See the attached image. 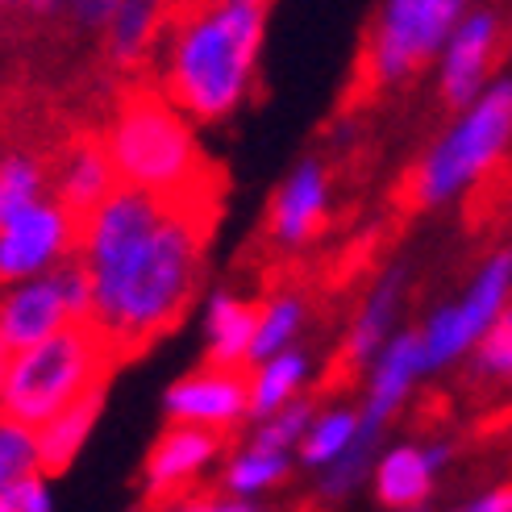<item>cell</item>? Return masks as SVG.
Masks as SVG:
<instances>
[{
    "label": "cell",
    "mask_w": 512,
    "mask_h": 512,
    "mask_svg": "<svg viewBox=\"0 0 512 512\" xmlns=\"http://www.w3.org/2000/svg\"><path fill=\"white\" fill-rule=\"evenodd\" d=\"M217 209L117 188L80 221V259L96 292L92 325L121 358L159 342L192 309Z\"/></svg>",
    "instance_id": "6da1fadb"
},
{
    "label": "cell",
    "mask_w": 512,
    "mask_h": 512,
    "mask_svg": "<svg viewBox=\"0 0 512 512\" xmlns=\"http://www.w3.org/2000/svg\"><path fill=\"white\" fill-rule=\"evenodd\" d=\"M271 9L259 0H209L171 9L159 46V92L192 125L234 117L259 75Z\"/></svg>",
    "instance_id": "7a4b0ae2"
},
{
    "label": "cell",
    "mask_w": 512,
    "mask_h": 512,
    "mask_svg": "<svg viewBox=\"0 0 512 512\" xmlns=\"http://www.w3.org/2000/svg\"><path fill=\"white\" fill-rule=\"evenodd\" d=\"M121 188L171 204H221V171L196 146L192 121L155 84H134L100 130Z\"/></svg>",
    "instance_id": "3957f363"
},
{
    "label": "cell",
    "mask_w": 512,
    "mask_h": 512,
    "mask_svg": "<svg viewBox=\"0 0 512 512\" xmlns=\"http://www.w3.org/2000/svg\"><path fill=\"white\" fill-rule=\"evenodd\" d=\"M117 363V346L96 325H71L34 350L9 354L0 417L38 433L46 421L67 413L75 400H84L96 388H109Z\"/></svg>",
    "instance_id": "277c9868"
},
{
    "label": "cell",
    "mask_w": 512,
    "mask_h": 512,
    "mask_svg": "<svg viewBox=\"0 0 512 512\" xmlns=\"http://www.w3.org/2000/svg\"><path fill=\"white\" fill-rule=\"evenodd\" d=\"M508 150H512V75H496L488 92L429 142V150L408 175V196L421 209H442V204L471 192L488 171H496Z\"/></svg>",
    "instance_id": "5b68a950"
},
{
    "label": "cell",
    "mask_w": 512,
    "mask_h": 512,
    "mask_svg": "<svg viewBox=\"0 0 512 512\" xmlns=\"http://www.w3.org/2000/svg\"><path fill=\"white\" fill-rule=\"evenodd\" d=\"M467 9L471 5H463V0H388V5H379L363 50L371 84H404L425 63L442 59Z\"/></svg>",
    "instance_id": "8992f818"
},
{
    "label": "cell",
    "mask_w": 512,
    "mask_h": 512,
    "mask_svg": "<svg viewBox=\"0 0 512 512\" xmlns=\"http://www.w3.org/2000/svg\"><path fill=\"white\" fill-rule=\"evenodd\" d=\"M512 304V246L492 250L471 275V284L454 300L438 304L417 329L425 346V371L454 367L475 354V346L492 334V325Z\"/></svg>",
    "instance_id": "52a82bcc"
},
{
    "label": "cell",
    "mask_w": 512,
    "mask_h": 512,
    "mask_svg": "<svg viewBox=\"0 0 512 512\" xmlns=\"http://www.w3.org/2000/svg\"><path fill=\"white\" fill-rule=\"evenodd\" d=\"M92 271L75 254L71 263L17 288H0V342L9 354L34 350L71 325H92Z\"/></svg>",
    "instance_id": "ba28073f"
},
{
    "label": "cell",
    "mask_w": 512,
    "mask_h": 512,
    "mask_svg": "<svg viewBox=\"0 0 512 512\" xmlns=\"http://www.w3.org/2000/svg\"><path fill=\"white\" fill-rule=\"evenodd\" d=\"M75 254H80V217L50 196L0 229V288L42 279Z\"/></svg>",
    "instance_id": "9c48e42d"
},
{
    "label": "cell",
    "mask_w": 512,
    "mask_h": 512,
    "mask_svg": "<svg viewBox=\"0 0 512 512\" xmlns=\"http://www.w3.org/2000/svg\"><path fill=\"white\" fill-rule=\"evenodd\" d=\"M508 25L496 9H467L438 59V96L450 113H467L496 80V59Z\"/></svg>",
    "instance_id": "30bf717a"
},
{
    "label": "cell",
    "mask_w": 512,
    "mask_h": 512,
    "mask_svg": "<svg viewBox=\"0 0 512 512\" xmlns=\"http://www.w3.org/2000/svg\"><path fill=\"white\" fill-rule=\"evenodd\" d=\"M167 425H192L229 438L250 417V371L200 367L179 375L163 396Z\"/></svg>",
    "instance_id": "8fae6325"
},
{
    "label": "cell",
    "mask_w": 512,
    "mask_h": 512,
    "mask_svg": "<svg viewBox=\"0 0 512 512\" xmlns=\"http://www.w3.org/2000/svg\"><path fill=\"white\" fill-rule=\"evenodd\" d=\"M429 375L425 371V346H421V329L408 325L383 346V354L367 371V388H363V404H358V417H363V446L379 450L383 429L392 425V417L404 408V400L413 396L417 379Z\"/></svg>",
    "instance_id": "7c38bea8"
},
{
    "label": "cell",
    "mask_w": 512,
    "mask_h": 512,
    "mask_svg": "<svg viewBox=\"0 0 512 512\" xmlns=\"http://www.w3.org/2000/svg\"><path fill=\"white\" fill-rule=\"evenodd\" d=\"M454 446L446 442H396L388 450H379L375 471H371V492L379 500V508L388 512H425L433 488H438V475L446 471Z\"/></svg>",
    "instance_id": "4fadbf2b"
},
{
    "label": "cell",
    "mask_w": 512,
    "mask_h": 512,
    "mask_svg": "<svg viewBox=\"0 0 512 512\" xmlns=\"http://www.w3.org/2000/svg\"><path fill=\"white\" fill-rule=\"evenodd\" d=\"M325 217H329V171L321 159L309 155L275 188L267 209V234L279 250H300L317 238Z\"/></svg>",
    "instance_id": "5bb4252c"
},
{
    "label": "cell",
    "mask_w": 512,
    "mask_h": 512,
    "mask_svg": "<svg viewBox=\"0 0 512 512\" xmlns=\"http://www.w3.org/2000/svg\"><path fill=\"white\" fill-rule=\"evenodd\" d=\"M221 446H225L221 433L192 429V425H167L142 463V496L150 504L175 500L196 475L209 471V463L221 454Z\"/></svg>",
    "instance_id": "9a60e30c"
},
{
    "label": "cell",
    "mask_w": 512,
    "mask_h": 512,
    "mask_svg": "<svg viewBox=\"0 0 512 512\" xmlns=\"http://www.w3.org/2000/svg\"><path fill=\"white\" fill-rule=\"evenodd\" d=\"M117 188L121 179L113 171L109 146L100 134H75L71 142H63L59 159L50 163V196L80 221L92 217Z\"/></svg>",
    "instance_id": "2e32d148"
},
{
    "label": "cell",
    "mask_w": 512,
    "mask_h": 512,
    "mask_svg": "<svg viewBox=\"0 0 512 512\" xmlns=\"http://www.w3.org/2000/svg\"><path fill=\"white\" fill-rule=\"evenodd\" d=\"M404 288H408V271L404 263L388 267L375 288L367 292V300L358 304V313L346 329V342H342V363L354 367V371H371V363L383 354L400 329H396V317H400V304H404Z\"/></svg>",
    "instance_id": "e0dca14e"
},
{
    "label": "cell",
    "mask_w": 512,
    "mask_h": 512,
    "mask_svg": "<svg viewBox=\"0 0 512 512\" xmlns=\"http://www.w3.org/2000/svg\"><path fill=\"white\" fill-rule=\"evenodd\" d=\"M254 329H259V304L234 296L229 288H213L204 296V367L246 371Z\"/></svg>",
    "instance_id": "ac0fdd59"
},
{
    "label": "cell",
    "mask_w": 512,
    "mask_h": 512,
    "mask_svg": "<svg viewBox=\"0 0 512 512\" xmlns=\"http://www.w3.org/2000/svg\"><path fill=\"white\" fill-rule=\"evenodd\" d=\"M167 17H171V9L155 5V0H117L109 30H105V59L117 71L142 67L163 46Z\"/></svg>",
    "instance_id": "d6986e66"
},
{
    "label": "cell",
    "mask_w": 512,
    "mask_h": 512,
    "mask_svg": "<svg viewBox=\"0 0 512 512\" xmlns=\"http://www.w3.org/2000/svg\"><path fill=\"white\" fill-rule=\"evenodd\" d=\"M100 408H105V388L88 392L84 400H75L67 413H59L55 421H46L38 429V458H42V475L46 479L63 475L75 458H80V450L88 446L92 429L100 421Z\"/></svg>",
    "instance_id": "ffe728a7"
},
{
    "label": "cell",
    "mask_w": 512,
    "mask_h": 512,
    "mask_svg": "<svg viewBox=\"0 0 512 512\" xmlns=\"http://www.w3.org/2000/svg\"><path fill=\"white\" fill-rule=\"evenodd\" d=\"M309 375H313V358L300 346L267 358L259 367H250V421L259 425L275 413H284L288 404H296L304 396Z\"/></svg>",
    "instance_id": "44dd1931"
},
{
    "label": "cell",
    "mask_w": 512,
    "mask_h": 512,
    "mask_svg": "<svg viewBox=\"0 0 512 512\" xmlns=\"http://www.w3.org/2000/svg\"><path fill=\"white\" fill-rule=\"evenodd\" d=\"M50 200V163L34 150H0V229Z\"/></svg>",
    "instance_id": "7402d4cb"
},
{
    "label": "cell",
    "mask_w": 512,
    "mask_h": 512,
    "mask_svg": "<svg viewBox=\"0 0 512 512\" xmlns=\"http://www.w3.org/2000/svg\"><path fill=\"white\" fill-rule=\"evenodd\" d=\"M358 438H363V417H358V408L329 404V408H321V413H317L309 433H304L296 458L304 467H313V471H329V467L342 463V458L358 446Z\"/></svg>",
    "instance_id": "603a6c76"
},
{
    "label": "cell",
    "mask_w": 512,
    "mask_h": 512,
    "mask_svg": "<svg viewBox=\"0 0 512 512\" xmlns=\"http://www.w3.org/2000/svg\"><path fill=\"white\" fill-rule=\"evenodd\" d=\"M304 321H309V304L296 292H275L259 304V329H254V346H250V367L267 363V358L296 350V338ZM246 367V371H250Z\"/></svg>",
    "instance_id": "cb8c5ba5"
},
{
    "label": "cell",
    "mask_w": 512,
    "mask_h": 512,
    "mask_svg": "<svg viewBox=\"0 0 512 512\" xmlns=\"http://www.w3.org/2000/svg\"><path fill=\"white\" fill-rule=\"evenodd\" d=\"M288 475H292V454H267V450L242 446L225 463L221 488H225V496H234V500H254V496L279 488Z\"/></svg>",
    "instance_id": "d4e9b609"
},
{
    "label": "cell",
    "mask_w": 512,
    "mask_h": 512,
    "mask_svg": "<svg viewBox=\"0 0 512 512\" xmlns=\"http://www.w3.org/2000/svg\"><path fill=\"white\" fill-rule=\"evenodd\" d=\"M317 413H321L317 400L300 396L296 404L284 408V413H275V417H267V421L254 425V438H250L246 446L267 450V454H292V450H300L304 433H309V425L317 421Z\"/></svg>",
    "instance_id": "484cf974"
},
{
    "label": "cell",
    "mask_w": 512,
    "mask_h": 512,
    "mask_svg": "<svg viewBox=\"0 0 512 512\" xmlns=\"http://www.w3.org/2000/svg\"><path fill=\"white\" fill-rule=\"evenodd\" d=\"M42 475V458H38V433L25 429L9 417H0V492L13 483Z\"/></svg>",
    "instance_id": "4316f807"
},
{
    "label": "cell",
    "mask_w": 512,
    "mask_h": 512,
    "mask_svg": "<svg viewBox=\"0 0 512 512\" xmlns=\"http://www.w3.org/2000/svg\"><path fill=\"white\" fill-rule=\"evenodd\" d=\"M471 371L488 383H512V304L471 354Z\"/></svg>",
    "instance_id": "83f0119b"
},
{
    "label": "cell",
    "mask_w": 512,
    "mask_h": 512,
    "mask_svg": "<svg viewBox=\"0 0 512 512\" xmlns=\"http://www.w3.org/2000/svg\"><path fill=\"white\" fill-rule=\"evenodd\" d=\"M375 458H379V450H371V446H363L358 442L342 463H334L329 471H321V483H317V492H321V500H346V496H354L363 483L371 479V471H375Z\"/></svg>",
    "instance_id": "f1b7e54d"
},
{
    "label": "cell",
    "mask_w": 512,
    "mask_h": 512,
    "mask_svg": "<svg viewBox=\"0 0 512 512\" xmlns=\"http://www.w3.org/2000/svg\"><path fill=\"white\" fill-rule=\"evenodd\" d=\"M0 512H55V492L46 475H30L0 492Z\"/></svg>",
    "instance_id": "f546056e"
},
{
    "label": "cell",
    "mask_w": 512,
    "mask_h": 512,
    "mask_svg": "<svg viewBox=\"0 0 512 512\" xmlns=\"http://www.w3.org/2000/svg\"><path fill=\"white\" fill-rule=\"evenodd\" d=\"M171 512H259L254 500H234V496H200V500H184Z\"/></svg>",
    "instance_id": "4dcf8cb0"
},
{
    "label": "cell",
    "mask_w": 512,
    "mask_h": 512,
    "mask_svg": "<svg viewBox=\"0 0 512 512\" xmlns=\"http://www.w3.org/2000/svg\"><path fill=\"white\" fill-rule=\"evenodd\" d=\"M454 512H512V483H496V488L471 496L463 508Z\"/></svg>",
    "instance_id": "1f68e13d"
},
{
    "label": "cell",
    "mask_w": 512,
    "mask_h": 512,
    "mask_svg": "<svg viewBox=\"0 0 512 512\" xmlns=\"http://www.w3.org/2000/svg\"><path fill=\"white\" fill-rule=\"evenodd\" d=\"M5 371H9V350L0 342V388H5Z\"/></svg>",
    "instance_id": "d6a6232c"
},
{
    "label": "cell",
    "mask_w": 512,
    "mask_h": 512,
    "mask_svg": "<svg viewBox=\"0 0 512 512\" xmlns=\"http://www.w3.org/2000/svg\"><path fill=\"white\" fill-rule=\"evenodd\" d=\"M0 13H5V9H0Z\"/></svg>",
    "instance_id": "836d02e7"
}]
</instances>
